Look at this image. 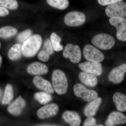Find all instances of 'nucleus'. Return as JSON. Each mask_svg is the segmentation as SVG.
I'll use <instances>...</instances> for the list:
<instances>
[{
  "instance_id": "412c9836",
  "label": "nucleus",
  "mask_w": 126,
  "mask_h": 126,
  "mask_svg": "<svg viewBox=\"0 0 126 126\" xmlns=\"http://www.w3.org/2000/svg\"><path fill=\"white\" fill-rule=\"evenodd\" d=\"M113 100L117 109L120 112L126 111V95L117 92L113 94Z\"/></svg>"
},
{
  "instance_id": "1a4fd4ad",
  "label": "nucleus",
  "mask_w": 126,
  "mask_h": 126,
  "mask_svg": "<svg viewBox=\"0 0 126 126\" xmlns=\"http://www.w3.org/2000/svg\"><path fill=\"white\" fill-rule=\"evenodd\" d=\"M63 55L64 58H69L70 61L74 63H79L81 59V49L78 45L68 44L64 49Z\"/></svg>"
},
{
  "instance_id": "9d476101",
  "label": "nucleus",
  "mask_w": 126,
  "mask_h": 126,
  "mask_svg": "<svg viewBox=\"0 0 126 126\" xmlns=\"http://www.w3.org/2000/svg\"><path fill=\"white\" fill-rule=\"evenodd\" d=\"M79 67L83 72L89 73L96 76H99L102 73V66L100 63L87 61L79 63Z\"/></svg>"
},
{
  "instance_id": "c85d7f7f",
  "label": "nucleus",
  "mask_w": 126,
  "mask_h": 126,
  "mask_svg": "<svg viewBox=\"0 0 126 126\" xmlns=\"http://www.w3.org/2000/svg\"><path fill=\"white\" fill-rule=\"evenodd\" d=\"M32 31L30 30H26L20 33L18 36L17 39L20 43H24L30 38L32 34Z\"/></svg>"
},
{
  "instance_id": "f3484780",
  "label": "nucleus",
  "mask_w": 126,
  "mask_h": 126,
  "mask_svg": "<svg viewBox=\"0 0 126 126\" xmlns=\"http://www.w3.org/2000/svg\"><path fill=\"white\" fill-rule=\"evenodd\" d=\"M63 119L70 126H79L81 118L78 113L74 111H67L63 115Z\"/></svg>"
},
{
  "instance_id": "f03ea898",
  "label": "nucleus",
  "mask_w": 126,
  "mask_h": 126,
  "mask_svg": "<svg viewBox=\"0 0 126 126\" xmlns=\"http://www.w3.org/2000/svg\"><path fill=\"white\" fill-rule=\"evenodd\" d=\"M52 79L53 88L57 94L62 95L67 93L68 79L63 71L59 69L54 70L52 74Z\"/></svg>"
},
{
  "instance_id": "b1692460",
  "label": "nucleus",
  "mask_w": 126,
  "mask_h": 126,
  "mask_svg": "<svg viewBox=\"0 0 126 126\" xmlns=\"http://www.w3.org/2000/svg\"><path fill=\"white\" fill-rule=\"evenodd\" d=\"M18 31L15 27L10 26L1 27L0 29V36L4 39H7L14 36L17 33Z\"/></svg>"
},
{
  "instance_id": "72a5a7b5",
  "label": "nucleus",
  "mask_w": 126,
  "mask_h": 126,
  "mask_svg": "<svg viewBox=\"0 0 126 126\" xmlns=\"http://www.w3.org/2000/svg\"><path fill=\"white\" fill-rule=\"evenodd\" d=\"M50 126V125H41V126Z\"/></svg>"
},
{
  "instance_id": "5701e85b",
  "label": "nucleus",
  "mask_w": 126,
  "mask_h": 126,
  "mask_svg": "<svg viewBox=\"0 0 126 126\" xmlns=\"http://www.w3.org/2000/svg\"><path fill=\"white\" fill-rule=\"evenodd\" d=\"M14 97L13 88L11 84H8L5 88L1 103L3 104H8L10 103Z\"/></svg>"
},
{
  "instance_id": "20e7f679",
  "label": "nucleus",
  "mask_w": 126,
  "mask_h": 126,
  "mask_svg": "<svg viewBox=\"0 0 126 126\" xmlns=\"http://www.w3.org/2000/svg\"><path fill=\"white\" fill-rule=\"evenodd\" d=\"M73 90L75 96L86 102L92 101L97 98L98 94L96 91L87 88L81 84H76Z\"/></svg>"
},
{
  "instance_id": "0eeeda50",
  "label": "nucleus",
  "mask_w": 126,
  "mask_h": 126,
  "mask_svg": "<svg viewBox=\"0 0 126 126\" xmlns=\"http://www.w3.org/2000/svg\"><path fill=\"white\" fill-rule=\"evenodd\" d=\"M86 21V16L84 13L77 11L68 12L64 18L65 24L73 27L82 25L85 23Z\"/></svg>"
},
{
  "instance_id": "4468645a",
  "label": "nucleus",
  "mask_w": 126,
  "mask_h": 126,
  "mask_svg": "<svg viewBox=\"0 0 126 126\" xmlns=\"http://www.w3.org/2000/svg\"><path fill=\"white\" fill-rule=\"evenodd\" d=\"M25 104L24 99L21 96H19L10 104L7 108V110L11 114L15 116H18L22 112Z\"/></svg>"
},
{
  "instance_id": "7ed1b4c3",
  "label": "nucleus",
  "mask_w": 126,
  "mask_h": 126,
  "mask_svg": "<svg viewBox=\"0 0 126 126\" xmlns=\"http://www.w3.org/2000/svg\"><path fill=\"white\" fill-rule=\"evenodd\" d=\"M92 43L98 48L108 50L111 48L115 44V39L109 34L101 33L93 37Z\"/></svg>"
},
{
  "instance_id": "a211bd4d",
  "label": "nucleus",
  "mask_w": 126,
  "mask_h": 126,
  "mask_svg": "<svg viewBox=\"0 0 126 126\" xmlns=\"http://www.w3.org/2000/svg\"><path fill=\"white\" fill-rule=\"evenodd\" d=\"M102 102V98L97 97L88 103L84 110L85 116L88 117H93L96 115Z\"/></svg>"
},
{
  "instance_id": "bb28decb",
  "label": "nucleus",
  "mask_w": 126,
  "mask_h": 126,
  "mask_svg": "<svg viewBox=\"0 0 126 126\" xmlns=\"http://www.w3.org/2000/svg\"><path fill=\"white\" fill-rule=\"evenodd\" d=\"M61 38L55 32H53L50 35V41L55 50L57 52L61 51L63 49V46L61 45L60 42Z\"/></svg>"
},
{
  "instance_id": "ddd939ff",
  "label": "nucleus",
  "mask_w": 126,
  "mask_h": 126,
  "mask_svg": "<svg viewBox=\"0 0 126 126\" xmlns=\"http://www.w3.org/2000/svg\"><path fill=\"white\" fill-rule=\"evenodd\" d=\"M126 123V116L120 112L113 111L109 115L105 122L106 126H114Z\"/></svg>"
},
{
  "instance_id": "c756f323",
  "label": "nucleus",
  "mask_w": 126,
  "mask_h": 126,
  "mask_svg": "<svg viewBox=\"0 0 126 126\" xmlns=\"http://www.w3.org/2000/svg\"><path fill=\"white\" fill-rule=\"evenodd\" d=\"M83 126H104L102 124H98L94 118L88 117L84 122Z\"/></svg>"
},
{
  "instance_id": "f8f14e48",
  "label": "nucleus",
  "mask_w": 126,
  "mask_h": 126,
  "mask_svg": "<svg viewBox=\"0 0 126 126\" xmlns=\"http://www.w3.org/2000/svg\"><path fill=\"white\" fill-rule=\"evenodd\" d=\"M59 107L55 103H51L43 106L37 111L38 117L42 119H45L55 116L59 111Z\"/></svg>"
},
{
  "instance_id": "2eb2a0df",
  "label": "nucleus",
  "mask_w": 126,
  "mask_h": 126,
  "mask_svg": "<svg viewBox=\"0 0 126 126\" xmlns=\"http://www.w3.org/2000/svg\"><path fill=\"white\" fill-rule=\"evenodd\" d=\"M33 82L35 87L49 94L54 92L53 88L50 83L42 77L38 76L35 77Z\"/></svg>"
},
{
  "instance_id": "9b49d317",
  "label": "nucleus",
  "mask_w": 126,
  "mask_h": 126,
  "mask_svg": "<svg viewBox=\"0 0 126 126\" xmlns=\"http://www.w3.org/2000/svg\"><path fill=\"white\" fill-rule=\"evenodd\" d=\"M126 73V63L122 64L111 70L109 74V80L113 83L118 84L124 80Z\"/></svg>"
},
{
  "instance_id": "423d86ee",
  "label": "nucleus",
  "mask_w": 126,
  "mask_h": 126,
  "mask_svg": "<svg viewBox=\"0 0 126 126\" xmlns=\"http://www.w3.org/2000/svg\"><path fill=\"white\" fill-rule=\"evenodd\" d=\"M109 22L116 29L117 38L121 41H126V18L112 17L109 19Z\"/></svg>"
},
{
  "instance_id": "aec40b11",
  "label": "nucleus",
  "mask_w": 126,
  "mask_h": 126,
  "mask_svg": "<svg viewBox=\"0 0 126 126\" xmlns=\"http://www.w3.org/2000/svg\"><path fill=\"white\" fill-rule=\"evenodd\" d=\"M79 77L83 83L88 87H95L97 84L98 79L94 75L83 71L79 73Z\"/></svg>"
},
{
  "instance_id": "cd10ccee",
  "label": "nucleus",
  "mask_w": 126,
  "mask_h": 126,
  "mask_svg": "<svg viewBox=\"0 0 126 126\" xmlns=\"http://www.w3.org/2000/svg\"><path fill=\"white\" fill-rule=\"evenodd\" d=\"M0 5L2 7L15 10L18 7V3L15 0H0Z\"/></svg>"
},
{
  "instance_id": "2f4dec72",
  "label": "nucleus",
  "mask_w": 126,
  "mask_h": 126,
  "mask_svg": "<svg viewBox=\"0 0 126 126\" xmlns=\"http://www.w3.org/2000/svg\"><path fill=\"white\" fill-rule=\"evenodd\" d=\"M9 14V11L5 7L0 6V16H4L7 15Z\"/></svg>"
},
{
  "instance_id": "473e14b6",
  "label": "nucleus",
  "mask_w": 126,
  "mask_h": 126,
  "mask_svg": "<svg viewBox=\"0 0 126 126\" xmlns=\"http://www.w3.org/2000/svg\"><path fill=\"white\" fill-rule=\"evenodd\" d=\"M1 63H2V57L0 55V66L1 65Z\"/></svg>"
},
{
  "instance_id": "f257e3e1",
  "label": "nucleus",
  "mask_w": 126,
  "mask_h": 126,
  "mask_svg": "<svg viewBox=\"0 0 126 126\" xmlns=\"http://www.w3.org/2000/svg\"><path fill=\"white\" fill-rule=\"evenodd\" d=\"M42 43L41 36L39 34L31 36L22 45V54L26 57H31L36 54Z\"/></svg>"
},
{
  "instance_id": "6ab92c4d",
  "label": "nucleus",
  "mask_w": 126,
  "mask_h": 126,
  "mask_svg": "<svg viewBox=\"0 0 126 126\" xmlns=\"http://www.w3.org/2000/svg\"><path fill=\"white\" fill-rule=\"evenodd\" d=\"M54 48L50 40L47 39L44 43V47L38 55V58L41 61L46 62L48 60L50 55L54 53Z\"/></svg>"
},
{
  "instance_id": "6e6552de",
  "label": "nucleus",
  "mask_w": 126,
  "mask_h": 126,
  "mask_svg": "<svg viewBox=\"0 0 126 126\" xmlns=\"http://www.w3.org/2000/svg\"><path fill=\"white\" fill-rule=\"evenodd\" d=\"M83 54L87 61L100 63L104 59V55L101 52L90 44L84 46Z\"/></svg>"
},
{
  "instance_id": "a878e982",
  "label": "nucleus",
  "mask_w": 126,
  "mask_h": 126,
  "mask_svg": "<svg viewBox=\"0 0 126 126\" xmlns=\"http://www.w3.org/2000/svg\"><path fill=\"white\" fill-rule=\"evenodd\" d=\"M47 2L50 6L60 10H64L69 5L67 0H47Z\"/></svg>"
},
{
  "instance_id": "39448f33",
  "label": "nucleus",
  "mask_w": 126,
  "mask_h": 126,
  "mask_svg": "<svg viewBox=\"0 0 126 126\" xmlns=\"http://www.w3.org/2000/svg\"><path fill=\"white\" fill-rule=\"evenodd\" d=\"M105 13L108 17H126V2L122 1L108 6L105 9Z\"/></svg>"
},
{
  "instance_id": "7c9ffc66",
  "label": "nucleus",
  "mask_w": 126,
  "mask_h": 126,
  "mask_svg": "<svg viewBox=\"0 0 126 126\" xmlns=\"http://www.w3.org/2000/svg\"><path fill=\"white\" fill-rule=\"evenodd\" d=\"M122 1L120 0H98V2L101 5L108 6Z\"/></svg>"
},
{
  "instance_id": "393cba45",
  "label": "nucleus",
  "mask_w": 126,
  "mask_h": 126,
  "mask_svg": "<svg viewBox=\"0 0 126 126\" xmlns=\"http://www.w3.org/2000/svg\"><path fill=\"white\" fill-rule=\"evenodd\" d=\"M34 98L40 103L45 104L51 101L52 96L51 94L46 92H39L35 93Z\"/></svg>"
},
{
  "instance_id": "4be33fe9",
  "label": "nucleus",
  "mask_w": 126,
  "mask_h": 126,
  "mask_svg": "<svg viewBox=\"0 0 126 126\" xmlns=\"http://www.w3.org/2000/svg\"><path fill=\"white\" fill-rule=\"evenodd\" d=\"M22 46L20 44H16L9 49L8 57L11 60H15L20 58L22 55Z\"/></svg>"
},
{
  "instance_id": "dca6fc26",
  "label": "nucleus",
  "mask_w": 126,
  "mask_h": 126,
  "mask_svg": "<svg viewBox=\"0 0 126 126\" xmlns=\"http://www.w3.org/2000/svg\"><path fill=\"white\" fill-rule=\"evenodd\" d=\"M47 65L43 63L34 62L30 64L27 68V72L33 75H40L45 74L48 72Z\"/></svg>"
}]
</instances>
